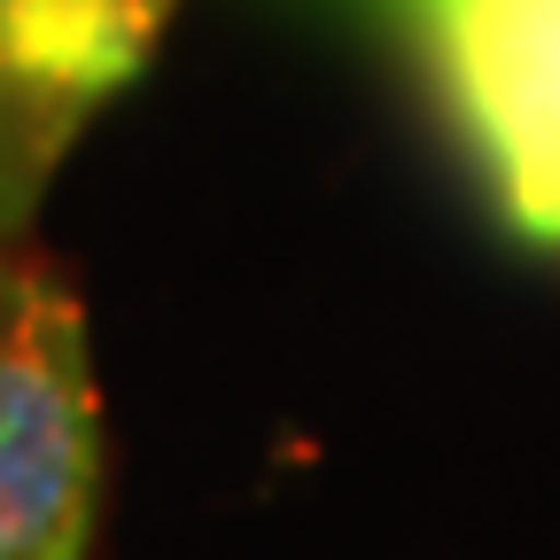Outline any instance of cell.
<instances>
[{"label":"cell","mask_w":560,"mask_h":560,"mask_svg":"<svg viewBox=\"0 0 560 560\" xmlns=\"http://www.w3.org/2000/svg\"><path fill=\"white\" fill-rule=\"evenodd\" d=\"M429 94L506 242L560 265V0H319Z\"/></svg>","instance_id":"cell-1"},{"label":"cell","mask_w":560,"mask_h":560,"mask_svg":"<svg viewBox=\"0 0 560 560\" xmlns=\"http://www.w3.org/2000/svg\"><path fill=\"white\" fill-rule=\"evenodd\" d=\"M102 506V389L62 280L0 249V560H86Z\"/></svg>","instance_id":"cell-2"},{"label":"cell","mask_w":560,"mask_h":560,"mask_svg":"<svg viewBox=\"0 0 560 560\" xmlns=\"http://www.w3.org/2000/svg\"><path fill=\"white\" fill-rule=\"evenodd\" d=\"M117 9H125V16H140V24H149V32H164V24H172V9H179V0H117Z\"/></svg>","instance_id":"cell-3"}]
</instances>
